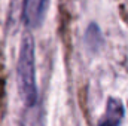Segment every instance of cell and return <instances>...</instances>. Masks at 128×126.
Here are the masks:
<instances>
[{"label": "cell", "mask_w": 128, "mask_h": 126, "mask_svg": "<svg viewBox=\"0 0 128 126\" xmlns=\"http://www.w3.org/2000/svg\"><path fill=\"white\" fill-rule=\"evenodd\" d=\"M36 63H34V42L32 34H24L18 63H16V77L20 94L27 107L37 104V85H36Z\"/></svg>", "instance_id": "6da1fadb"}, {"label": "cell", "mask_w": 128, "mask_h": 126, "mask_svg": "<svg viewBox=\"0 0 128 126\" xmlns=\"http://www.w3.org/2000/svg\"><path fill=\"white\" fill-rule=\"evenodd\" d=\"M49 0H24L22 21L27 28H37L42 25Z\"/></svg>", "instance_id": "7a4b0ae2"}, {"label": "cell", "mask_w": 128, "mask_h": 126, "mask_svg": "<svg viewBox=\"0 0 128 126\" xmlns=\"http://www.w3.org/2000/svg\"><path fill=\"white\" fill-rule=\"evenodd\" d=\"M125 116V108L121 99L109 98L104 114L98 119V126H121Z\"/></svg>", "instance_id": "3957f363"}]
</instances>
